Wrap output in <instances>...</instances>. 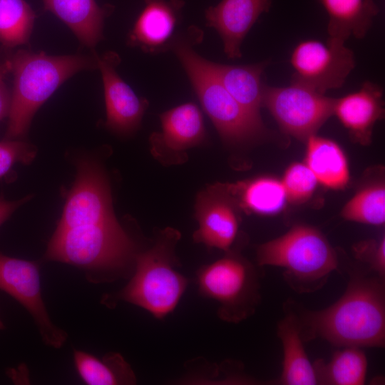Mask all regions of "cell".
<instances>
[{"mask_svg": "<svg viewBox=\"0 0 385 385\" xmlns=\"http://www.w3.org/2000/svg\"><path fill=\"white\" fill-rule=\"evenodd\" d=\"M382 278L354 274L342 297L317 311L302 310V339L322 338L338 346L383 347L385 292Z\"/></svg>", "mask_w": 385, "mask_h": 385, "instance_id": "6da1fadb", "label": "cell"}, {"mask_svg": "<svg viewBox=\"0 0 385 385\" xmlns=\"http://www.w3.org/2000/svg\"><path fill=\"white\" fill-rule=\"evenodd\" d=\"M190 29L188 36H178L171 49L221 139L228 145H241L265 138L267 130L262 118L245 109L224 88L212 71L210 61L192 48L200 38V30L194 26Z\"/></svg>", "mask_w": 385, "mask_h": 385, "instance_id": "7a4b0ae2", "label": "cell"}, {"mask_svg": "<svg viewBox=\"0 0 385 385\" xmlns=\"http://www.w3.org/2000/svg\"><path fill=\"white\" fill-rule=\"evenodd\" d=\"M9 61L14 84L5 139L24 137L36 112L64 81L79 71L98 68L96 54L51 56L19 49Z\"/></svg>", "mask_w": 385, "mask_h": 385, "instance_id": "3957f363", "label": "cell"}, {"mask_svg": "<svg viewBox=\"0 0 385 385\" xmlns=\"http://www.w3.org/2000/svg\"><path fill=\"white\" fill-rule=\"evenodd\" d=\"M136 247L119 222L56 228L45 258L75 265L94 276L93 282L113 280L129 274Z\"/></svg>", "mask_w": 385, "mask_h": 385, "instance_id": "277c9868", "label": "cell"}, {"mask_svg": "<svg viewBox=\"0 0 385 385\" xmlns=\"http://www.w3.org/2000/svg\"><path fill=\"white\" fill-rule=\"evenodd\" d=\"M180 238L177 230L167 227L150 248L137 252L131 277L114 298L141 307L158 319L171 313L189 283L178 270L175 249Z\"/></svg>", "mask_w": 385, "mask_h": 385, "instance_id": "5b68a950", "label": "cell"}, {"mask_svg": "<svg viewBox=\"0 0 385 385\" xmlns=\"http://www.w3.org/2000/svg\"><path fill=\"white\" fill-rule=\"evenodd\" d=\"M260 266L284 270L289 284L297 291L309 292L325 283L337 270V255L325 236L304 225L292 227L284 235L260 245L257 249Z\"/></svg>", "mask_w": 385, "mask_h": 385, "instance_id": "8992f818", "label": "cell"}, {"mask_svg": "<svg viewBox=\"0 0 385 385\" xmlns=\"http://www.w3.org/2000/svg\"><path fill=\"white\" fill-rule=\"evenodd\" d=\"M257 273L253 265L237 252L202 265L196 273L199 293L218 303L217 315L238 323L254 313L260 299Z\"/></svg>", "mask_w": 385, "mask_h": 385, "instance_id": "52a82bcc", "label": "cell"}, {"mask_svg": "<svg viewBox=\"0 0 385 385\" xmlns=\"http://www.w3.org/2000/svg\"><path fill=\"white\" fill-rule=\"evenodd\" d=\"M334 98L291 81L284 87L265 85L263 104L286 134L306 141L333 115Z\"/></svg>", "mask_w": 385, "mask_h": 385, "instance_id": "ba28073f", "label": "cell"}, {"mask_svg": "<svg viewBox=\"0 0 385 385\" xmlns=\"http://www.w3.org/2000/svg\"><path fill=\"white\" fill-rule=\"evenodd\" d=\"M292 80L324 93L341 88L355 67L354 52L344 41L328 37L326 41L307 39L299 42L290 56Z\"/></svg>", "mask_w": 385, "mask_h": 385, "instance_id": "9c48e42d", "label": "cell"}, {"mask_svg": "<svg viewBox=\"0 0 385 385\" xmlns=\"http://www.w3.org/2000/svg\"><path fill=\"white\" fill-rule=\"evenodd\" d=\"M0 290L29 312L46 345L59 349L64 344L67 334L51 322L42 299L38 263L0 253Z\"/></svg>", "mask_w": 385, "mask_h": 385, "instance_id": "30bf717a", "label": "cell"}, {"mask_svg": "<svg viewBox=\"0 0 385 385\" xmlns=\"http://www.w3.org/2000/svg\"><path fill=\"white\" fill-rule=\"evenodd\" d=\"M240 210L227 183L206 187L195 200V218L198 227L192 235L194 242L208 248L230 251L238 235Z\"/></svg>", "mask_w": 385, "mask_h": 385, "instance_id": "8fae6325", "label": "cell"}, {"mask_svg": "<svg viewBox=\"0 0 385 385\" xmlns=\"http://www.w3.org/2000/svg\"><path fill=\"white\" fill-rule=\"evenodd\" d=\"M161 130L149 138L153 156L165 165L188 160L187 151L207 138L202 113L197 105L188 102L160 114Z\"/></svg>", "mask_w": 385, "mask_h": 385, "instance_id": "7c38bea8", "label": "cell"}, {"mask_svg": "<svg viewBox=\"0 0 385 385\" xmlns=\"http://www.w3.org/2000/svg\"><path fill=\"white\" fill-rule=\"evenodd\" d=\"M120 62V56L113 51L97 55L104 90L106 126L115 133L129 135L140 128L149 103L138 96L119 76L116 68Z\"/></svg>", "mask_w": 385, "mask_h": 385, "instance_id": "4fadbf2b", "label": "cell"}, {"mask_svg": "<svg viewBox=\"0 0 385 385\" xmlns=\"http://www.w3.org/2000/svg\"><path fill=\"white\" fill-rule=\"evenodd\" d=\"M184 6L183 0H144L128 34V44L153 54L171 49Z\"/></svg>", "mask_w": 385, "mask_h": 385, "instance_id": "5bb4252c", "label": "cell"}, {"mask_svg": "<svg viewBox=\"0 0 385 385\" xmlns=\"http://www.w3.org/2000/svg\"><path fill=\"white\" fill-rule=\"evenodd\" d=\"M272 1L222 0L205 10L206 24L218 33L229 58H241L245 37L261 14L270 10Z\"/></svg>", "mask_w": 385, "mask_h": 385, "instance_id": "9a60e30c", "label": "cell"}, {"mask_svg": "<svg viewBox=\"0 0 385 385\" xmlns=\"http://www.w3.org/2000/svg\"><path fill=\"white\" fill-rule=\"evenodd\" d=\"M384 114L383 89L371 81L364 82L358 91L334 101L333 115L351 138L362 144L370 142L374 125Z\"/></svg>", "mask_w": 385, "mask_h": 385, "instance_id": "2e32d148", "label": "cell"}, {"mask_svg": "<svg viewBox=\"0 0 385 385\" xmlns=\"http://www.w3.org/2000/svg\"><path fill=\"white\" fill-rule=\"evenodd\" d=\"M46 10L62 21L84 46L93 48L103 38L106 19L114 6L96 0H42Z\"/></svg>", "mask_w": 385, "mask_h": 385, "instance_id": "e0dca14e", "label": "cell"}, {"mask_svg": "<svg viewBox=\"0 0 385 385\" xmlns=\"http://www.w3.org/2000/svg\"><path fill=\"white\" fill-rule=\"evenodd\" d=\"M268 64V61L249 65H226L210 61L212 71L227 92L245 109L260 117L265 86L262 74Z\"/></svg>", "mask_w": 385, "mask_h": 385, "instance_id": "ac0fdd59", "label": "cell"}, {"mask_svg": "<svg viewBox=\"0 0 385 385\" xmlns=\"http://www.w3.org/2000/svg\"><path fill=\"white\" fill-rule=\"evenodd\" d=\"M277 334L283 348L282 371L279 382L285 385L318 384L315 369L303 345L298 316L289 312L277 325Z\"/></svg>", "mask_w": 385, "mask_h": 385, "instance_id": "d6986e66", "label": "cell"}, {"mask_svg": "<svg viewBox=\"0 0 385 385\" xmlns=\"http://www.w3.org/2000/svg\"><path fill=\"white\" fill-rule=\"evenodd\" d=\"M328 15L329 37L344 41L364 38L379 8L374 0H318Z\"/></svg>", "mask_w": 385, "mask_h": 385, "instance_id": "ffe728a7", "label": "cell"}, {"mask_svg": "<svg viewBox=\"0 0 385 385\" xmlns=\"http://www.w3.org/2000/svg\"><path fill=\"white\" fill-rule=\"evenodd\" d=\"M306 165L319 183L339 190L349 180V165L342 148L334 140L317 134L306 140Z\"/></svg>", "mask_w": 385, "mask_h": 385, "instance_id": "44dd1931", "label": "cell"}, {"mask_svg": "<svg viewBox=\"0 0 385 385\" xmlns=\"http://www.w3.org/2000/svg\"><path fill=\"white\" fill-rule=\"evenodd\" d=\"M227 184L240 209L249 213L273 215L281 212L287 202L281 180L272 176Z\"/></svg>", "mask_w": 385, "mask_h": 385, "instance_id": "7402d4cb", "label": "cell"}, {"mask_svg": "<svg viewBox=\"0 0 385 385\" xmlns=\"http://www.w3.org/2000/svg\"><path fill=\"white\" fill-rule=\"evenodd\" d=\"M73 358L78 374L87 384H133L136 382L130 365L118 353H108L99 359L83 351L74 350Z\"/></svg>", "mask_w": 385, "mask_h": 385, "instance_id": "603a6c76", "label": "cell"}, {"mask_svg": "<svg viewBox=\"0 0 385 385\" xmlns=\"http://www.w3.org/2000/svg\"><path fill=\"white\" fill-rule=\"evenodd\" d=\"M318 384L361 385L366 380L367 359L356 346H346L337 351L327 364L318 361L314 365Z\"/></svg>", "mask_w": 385, "mask_h": 385, "instance_id": "cb8c5ba5", "label": "cell"}, {"mask_svg": "<svg viewBox=\"0 0 385 385\" xmlns=\"http://www.w3.org/2000/svg\"><path fill=\"white\" fill-rule=\"evenodd\" d=\"M36 14L24 0H0V43L11 48L29 43Z\"/></svg>", "mask_w": 385, "mask_h": 385, "instance_id": "d4e9b609", "label": "cell"}, {"mask_svg": "<svg viewBox=\"0 0 385 385\" xmlns=\"http://www.w3.org/2000/svg\"><path fill=\"white\" fill-rule=\"evenodd\" d=\"M342 217L348 221L372 225L385 222V186L382 181L361 188L344 205Z\"/></svg>", "mask_w": 385, "mask_h": 385, "instance_id": "484cf974", "label": "cell"}, {"mask_svg": "<svg viewBox=\"0 0 385 385\" xmlns=\"http://www.w3.org/2000/svg\"><path fill=\"white\" fill-rule=\"evenodd\" d=\"M281 181L287 202L294 204L304 202L310 198L319 183L306 163L298 162L286 169Z\"/></svg>", "mask_w": 385, "mask_h": 385, "instance_id": "4316f807", "label": "cell"}, {"mask_svg": "<svg viewBox=\"0 0 385 385\" xmlns=\"http://www.w3.org/2000/svg\"><path fill=\"white\" fill-rule=\"evenodd\" d=\"M36 153L34 145L19 139L0 141V178L16 163L30 164Z\"/></svg>", "mask_w": 385, "mask_h": 385, "instance_id": "83f0119b", "label": "cell"}, {"mask_svg": "<svg viewBox=\"0 0 385 385\" xmlns=\"http://www.w3.org/2000/svg\"><path fill=\"white\" fill-rule=\"evenodd\" d=\"M356 256L368 263L378 276L384 279L385 275V238L359 244L354 248Z\"/></svg>", "mask_w": 385, "mask_h": 385, "instance_id": "f1b7e54d", "label": "cell"}, {"mask_svg": "<svg viewBox=\"0 0 385 385\" xmlns=\"http://www.w3.org/2000/svg\"><path fill=\"white\" fill-rule=\"evenodd\" d=\"M32 195H27L16 200H6L0 195V227L11 215L22 205L27 202Z\"/></svg>", "mask_w": 385, "mask_h": 385, "instance_id": "f546056e", "label": "cell"}, {"mask_svg": "<svg viewBox=\"0 0 385 385\" xmlns=\"http://www.w3.org/2000/svg\"><path fill=\"white\" fill-rule=\"evenodd\" d=\"M3 78L0 76V120L9 115L11 103V92Z\"/></svg>", "mask_w": 385, "mask_h": 385, "instance_id": "4dcf8cb0", "label": "cell"}, {"mask_svg": "<svg viewBox=\"0 0 385 385\" xmlns=\"http://www.w3.org/2000/svg\"><path fill=\"white\" fill-rule=\"evenodd\" d=\"M11 65L9 60L0 64V76L4 77L6 73L11 72Z\"/></svg>", "mask_w": 385, "mask_h": 385, "instance_id": "1f68e13d", "label": "cell"}, {"mask_svg": "<svg viewBox=\"0 0 385 385\" xmlns=\"http://www.w3.org/2000/svg\"><path fill=\"white\" fill-rule=\"evenodd\" d=\"M4 329V323L1 322V320L0 319V330H2Z\"/></svg>", "mask_w": 385, "mask_h": 385, "instance_id": "d6a6232c", "label": "cell"}]
</instances>
